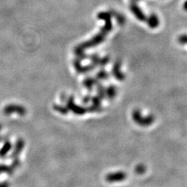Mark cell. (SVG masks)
Returning a JSON list of instances; mask_svg holds the SVG:
<instances>
[{
  "instance_id": "obj_1",
  "label": "cell",
  "mask_w": 187,
  "mask_h": 187,
  "mask_svg": "<svg viewBox=\"0 0 187 187\" xmlns=\"http://www.w3.org/2000/svg\"><path fill=\"white\" fill-rule=\"evenodd\" d=\"M127 177V174L124 171H116L110 173L105 176V180L109 183L119 182L125 180Z\"/></svg>"
},
{
  "instance_id": "obj_2",
  "label": "cell",
  "mask_w": 187,
  "mask_h": 187,
  "mask_svg": "<svg viewBox=\"0 0 187 187\" xmlns=\"http://www.w3.org/2000/svg\"><path fill=\"white\" fill-rule=\"evenodd\" d=\"M130 9L132 10V11L135 13V15L138 17L139 19H141V20H143L144 18V15L143 13L141 11V9H139V7L137 4H131Z\"/></svg>"
},
{
  "instance_id": "obj_3",
  "label": "cell",
  "mask_w": 187,
  "mask_h": 187,
  "mask_svg": "<svg viewBox=\"0 0 187 187\" xmlns=\"http://www.w3.org/2000/svg\"><path fill=\"white\" fill-rule=\"evenodd\" d=\"M15 168L13 166H8L6 165H0V173H6L9 175H12Z\"/></svg>"
},
{
  "instance_id": "obj_4",
  "label": "cell",
  "mask_w": 187,
  "mask_h": 187,
  "mask_svg": "<svg viewBox=\"0 0 187 187\" xmlns=\"http://www.w3.org/2000/svg\"><path fill=\"white\" fill-rule=\"evenodd\" d=\"M135 171L137 172L138 174H142V173L146 171V168L145 166H143V165H139L136 168Z\"/></svg>"
},
{
  "instance_id": "obj_5",
  "label": "cell",
  "mask_w": 187,
  "mask_h": 187,
  "mask_svg": "<svg viewBox=\"0 0 187 187\" xmlns=\"http://www.w3.org/2000/svg\"><path fill=\"white\" fill-rule=\"evenodd\" d=\"M0 187H10V184L9 183L6 182V181H5V182H0Z\"/></svg>"
},
{
  "instance_id": "obj_6",
  "label": "cell",
  "mask_w": 187,
  "mask_h": 187,
  "mask_svg": "<svg viewBox=\"0 0 187 187\" xmlns=\"http://www.w3.org/2000/svg\"><path fill=\"white\" fill-rule=\"evenodd\" d=\"M184 9L187 10V0L185 2H184Z\"/></svg>"
},
{
  "instance_id": "obj_7",
  "label": "cell",
  "mask_w": 187,
  "mask_h": 187,
  "mask_svg": "<svg viewBox=\"0 0 187 187\" xmlns=\"http://www.w3.org/2000/svg\"><path fill=\"white\" fill-rule=\"evenodd\" d=\"M132 1H134V2H137V1H139V0H132Z\"/></svg>"
}]
</instances>
